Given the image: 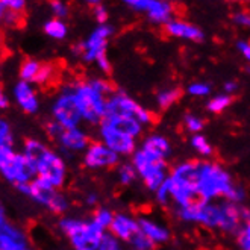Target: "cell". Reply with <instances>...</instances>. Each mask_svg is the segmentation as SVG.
<instances>
[{
  "mask_svg": "<svg viewBox=\"0 0 250 250\" xmlns=\"http://www.w3.org/2000/svg\"><path fill=\"white\" fill-rule=\"evenodd\" d=\"M44 32L52 40H64L68 34V27L61 19H50L44 23Z\"/></svg>",
  "mask_w": 250,
  "mask_h": 250,
  "instance_id": "cell-30",
  "label": "cell"
},
{
  "mask_svg": "<svg viewBox=\"0 0 250 250\" xmlns=\"http://www.w3.org/2000/svg\"><path fill=\"white\" fill-rule=\"evenodd\" d=\"M112 32L114 29L109 24H99L85 41L73 46V53L79 56L83 62L96 64V61L100 60V58L108 56V40L112 35Z\"/></svg>",
  "mask_w": 250,
  "mask_h": 250,
  "instance_id": "cell-12",
  "label": "cell"
},
{
  "mask_svg": "<svg viewBox=\"0 0 250 250\" xmlns=\"http://www.w3.org/2000/svg\"><path fill=\"white\" fill-rule=\"evenodd\" d=\"M85 2L88 5H91V6H97V5H102V0H85Z\"/></svg>",
  "mask_w": 250,
  "mask_h": 250,
  "instance_id": "cell-51",
  "label": "cell"
},
{
  "mask_svg": "<svg viewBox=\"0 0 250 250\" xmlns=\"http://www.w3.org/2000/svg\"><path fill=\"white\" fill-rule=\"evenodd\" d=\"M106 115L132 117V119L138 120L144 127L152 126L155 123V114L150 109H147L146 106L138 104L135 99H132L129 94L120 90H115V93L108 97Z\"/></svg>",
  "mask_w": 250,
  "mask_h": 250,
  "instance_id": "cell-11",
  "label": "cell"
},
{
  "mask_svg": "<svg viewBox=\"0 0 250 250\" xmlns=\"http://www.w3.org/2000/svg\"><path fill=\"white\" fill-rule=\"evenodd\" d=\"M46 135L58 146V152L62 156H71L76 153H83L90 146L91 140L85 129L79 127H62L56 122L50 120L46 123Z\"/></svg>",
  "mask_w": 250,
  "mask_h": 250,
  "instance_id": "cell-9",
  "label": "cell"
},
{
  "mask_svg": "<svg viewBox=\"0 0 250 250\" xmlns=\"http://www.w3.org/2000/svg\"><path fill=\"white\" fill-rule=\"evenodd\" d=\"M0 250H34L26 232L11 222L0 226Z\"/></svg>",
  "mask_w": 250,
  "mask_h": 250,
  "instance_id": "cell-18",
  "label": "cell"
},
{
  "mask_svg": "<svg viewBox=\"0 0 250 250\" xmlns=\"http://www.w3.org/2000/svg\"><path fill=\"white\" fill-rule=\"evenodd\" d=\"M71 86L83 123L90 126H99L100 122L104 120V117L106 115L108 97L97 90L91 79L73 81Z\"/></svg>",
  "mask_w": 250,
  "mask_h": 250,
  "instance_id": "cell-5",
  "label": "cell"
},
{
  "mask_svg": "<svg viewBox=\"0 0 250 250\" xmlns=\"http://www.w3.org/2000/svg\"><path fill=\"white\" fill-rule=\"evenodd\" d=\"M9 105H11V102H9L8 94L5 93L3 88H0V111H6Z\"/></svg>",
  "mask_w": 250,
  "mask_h": 250,
  "instance_id": "cell-48",
  "label": "cell"
},
{
  "mask_svg": "<svg viewBox=\"0 0 250 250\" xmlns=\"http://www.w3.org/2000/svg\"><path fill=\"white\" fill-rule=\"evenodd\" d=\"M21 152L34 164L38 179L47 182L58 189H62L65 187L68 178L65 156L38 138L24 140Z\"/></svg>",
  "mask_w": 250,
  "mask_h": 250,
  "instance_id": "cell-2",
  "label": "cell"
},
{
  "mask_svg": "<svg viewBox=\"0 0 250 250\" xmlns=\"http://www.w3.org/2000/svg\"><path fill=\"white\" fill-rule=\"evenodd\" d=\"M61 233L68 240L73 250H99L105 230L93 223L91 218L64 215L58 222Z\"/></svg>",
  "mask_w": 250,
  "mask_h": 250,
  "instance_id": "cell-4",
  "label": "cell"
},
{
  "mask_svg": "<svg viewBox=\"0 0 250 250\" xmlns=\"http://www.w3.org/2000/svg\"><path fill=\"white\" fill-rule=\"evenodd\" d=\"M8 222V215H6V208H5V205L3 202L0 200V226H2L3 223Z\"/></svg>",
  "mask_w": 250,
  "mask_h": 250,
  "instance_id": "cell-49",
  "label": "cell"
},
{
  "mask_svg": "<svg viewBox=\"0 0 250 250\" xmlns=\"http://www.w3.org/2000/svg\"><path fill=\"white\" fill-rule=\"evenodd\" d=\"M50 117L53 122L67 129L79 127L83 123L71 82L62 85L53 97L50 104Z\"/></svg>",
  "mask_w": 250,
  "mask_h": 250,
  "instance_id": "cell-10",
  "label": "cell"
},
{
  "mask_svg": "<svg viewBox=\"0 0 250 250\" xmlns=\"http://www.w3.org/2000/svg\"><path fill=\"white\" fill-rule=\"evenodd\" d=\"M17 189L34 203H37L38 207L49 211L53 215L64 217L70 209V199L67 197V194L38 178L32 179L26 185L19 187Z\"/></svg>",
  "mask_w": 250,
  "mask_h": 250,
  "instance_id": "cell-7",
  "label": "cell"
},
{
  "mask_svg": "<svg viewBox=\"0 0 250 250\" xmlns=\"http://www.w3.org/2000/svg\"><path fill=\"white\" fill-rule=\"evenodd\" d=\"M122 2L137 11L144 12L153 23L166 24L168 20H171L173 6L167 0H122Z\"/></svg>",
  "mask_w": 250,
  "mask_h": 250,
  "instance_id": "cell-15",
  "label": "cell"
},
{
  "mask_svg": "<svg viewBox=\"0 0 250 250\" xmlns=\"http://www.w3.org/2000/svg\"><path fill=\"white\" fill-rule=\"evenodd\" d=\"M127 247L130 250H156L158 246L150 238H147L143 232H138L135 237L129 241Z\"/></svg>",
  "mask_w": 250,
  "mask_h": 250,
  "instance_id": "cell-32",
  "label": "cell"
},
{
  "mask_svg": "<svg viewBox=\"0 0 250 250\" xmlns=\"http://www.w3.org/2000/svg\"><path fill=\"white\" fill-rule=\"evenodd\" d=\"M0 178L16 188L29 184L37 178L34 164L14 144L0 146Z\"/></svg>",
  "mask_w": 250,
  "mask_h": 250,
  "instance_id": "cell-6",
  "label": "cell"
},
{
  "mask_svg": "<svg viewBox=\"0 0 250 250\" xmlns=\"http://www.w3.org/2000/svg\"><path fill=\"white\" fill-rule=\"evenodd\" d=\"M130 163L134 164L143 185L153 194L167 181L170 174L168 161L153 156L152 153L141 149L140 146L135 150V153L130 156Z\"/></svg>",
  "mask_w": 250,
  "mask_h": 250,
  "instance_id": "cell-8",
  "label": "cell"
},
{
  "mask_svg": "<svg viewBox=\"0 0 250 250\" xmlns=\"http://www.w3.org/2000/svg\"><path fill=\"white\" fill-rule=\"evenodd\" d=\"M42 67V62L34 60V58H27L24 60L19 68V76H20V81H24V82H29V83H35L37 81V76L38 73Z\"/></svg>",
  "mask_w": 250,
  "mask_h": 250,
  "instance_id": "cell-27",
  "label": "cell"
},
{
  "mask_svg": "<svg viewBox=\"0 0 250 250\" xmlns=\"http://www.w3.org/2000/svg\"><path fill=\"white\" fill-rule=\"evenodd\" d=\"M96 65L102 73H105V75H109L111 70H112V65H111V61H109L108 56H104V58H100V60H97Z\"/></svg>",
  "mask_w": 250,
  "mask_h": 250,
  "instance_id": "cell-44",
  "label": "cell"
},
{
  "mask_svg": "<svg viewBox=\"0 0 250 250\" xmlns=\"http://www.w3.org/2000/svg\"><path fill=\"white\" fill-rule=\"evenodd\" d=\"M97 135H99V141L108 146L120 158H130L138 149V140L125 135L122 132L115 130L104 123H100L97 126Z\"/></svg>",
  "mask_w": 250,
  "mask_h": 250,
  "instance_id": "cell-14",
  "label": "cell"
},
{
  "mask_svg": "<svg viewBox=\"0 0 250 250\" xmlns=\"http://www.w3.org/2000/svg\"><path fill=\"white\" fill-rule=\"evenodd\" d=\"M99 200H100V196H99V193H96V191H88V193L83 196V203L90 208H97Z\"/></svg>",
  "mask_w": 250,
  "mask_h": 250,
  "instance_id": "cell-43",
  "label": "cell"
},
{
  "mask_svg": "<svg viewBox=\"0 0 250 250\" xmlns=\"http://www.w3.org/2000/svg\"><path fill=\"white\" fill-rule=\"evenodd\" d=\"M122 250H127V249H125V247H123V249H122Z\"/></svg>",
  "mask_w": 250,
  "mask_h": 250,
  "instance_id": "cell-53",
  "label": "cell"
},
{
  "mask_svg": "<svg viewBox=\"0 0 250 250\" xmlns=\"http://www.w3.org/2000/svg\"><path fill=\"white\" fill-rule=\"evenodd\" d=\"M244 229H247V230H250V217L246 220V223H244V226H243Z\"/></svg>",
  "mask_w": 250,
  "mask_h": 250,
  "instance_id": "cell-52",
  "label": "cell"
},
{
  "mask_svg": "<svg viewBox=\"0 0 250 250\" xmlns=\"http://www.w3.org/2000/svg\"><path fill=\"white\" fill-rule=\"evenodd\" d=\"M12 99L16 102V105L29 115H34L40 111L41 102L40 96L35 90L34 83H29L24 81H19L12 86Z\"/></svg>",
  "mask_w": 250,
  "mask_h": 250,
  "instance_id": "cell-16",
  "label": "cell"
},
{
  "mask_svg": "<svg viewBox=\"0 0 250 250\" xmlns=\"http://www.w3.org/2000/svg\"><path fill=\"white\" fill-rule=\"evenodd\" d=\"M14 144V129L11 123L0 115V146Z\"/></svg>",
  "mask_w": 250,
  "mask_h": 250,
  "instance_id": "cell-36",
  "label": "cell"
},
{
  "mask_svg": "<svg viewBox=\"0 0 250 250\" xmlns=\"http://www.w3.org/2000/svg\"><path fill=\"white\" fill-rule=\"evenodd\" d=\"M93 14H94V19L99 24H106L108 21V9L104 5H97L93 8Z\"/></svg>",
  "mask_w": 250,
  "mask_h": 250,
  "instance_id": "cell-41",
  "label": "cell"
},
{
  "mask_svg": "<svg viewBox=\"0 0 250 250\" xmlns=\"http://www.w3.org/2000/svg\"><path fill=\"white\" fill-rule=\"evenodd\" d=\"M120 163L122 158L99 140L91 141L82 153V164L88 170H112L119 167Z\"/></svg>",
  "mask_w": 250,
  "mask_h": 250,
  "instance_id": "cell-13",
  "label": "cell"
},
{
  "mask_svg": "<svg viewBox=\"0 0 250 250\" xmlns=\"http://www.w3.org/2000/svg\"><path fill=\"white\" fill-rule=\"evenodd\" d=\"M56 76V68L53 64H42L38 76H37V81L34 85H40V86H46L49 85Z\"/></svg>",
  "mask_w": 250,
  "mask_h": 250,
  "instance_id": "cell-33",
  "label": "cell"
},
{
  "mask_svg": "<svg viewBox=\"0 0 250 250\" xmlns=\"http://www.w3.org/2000/svg\"><path fill=\"white\" fill-rule=\"evenodd\" d=\"M155 200L161 205V207L168 208L171 207V193H170V184H168V178L167 181L161 185L156 191H155Z\"/></svg>",
  "mask_w": 250,
  "mask_h": 250,
  "instance_id": "cell-35",
  "label": "cell"
},
{
  "mask_svg": "<svg viewBox=\"0 0 250 250\" xmlns=\"http://www.w3.org/2000/svg\"><path fill=\"white\" fill-rule=\"evenodd\" d=\"M114 215H115V212L111 208H108V207H97V208H94V211H93L90 218L93 220V223L96 226H99L102 230L108 232L111 225H112Z\"/></svg>",
  "mask_w": 250,
  "mask_h": 250,
  "instance_id": "cell-28",
  "label": "cell"
},
{
  "mask_svg": "<svg viewBox=\"0 0 250 250\" xmlns=\"http://www.w3.org/2000/svg\"><path fill=\"white\" fill-rule=\"evenodd\" d=\"M115 171H117V179H119V184L122 187H132L140 179L138 173L130 161H122L119 167L115 168Z\"/></svg>",
  "mask_w": 250,
  "mask_h": 250,
  "instance_id": "cell-25",
  "label": "cell"
},
{
  "mask_svg": "<svg viewBox=\"0 0 250 250\" xmlns=\"http://www.w3.org/2000/svg\"><path fill=\"white\" fill-rule=\"evenodd\" d=\"M235 240H237V246L240 250H250V230L243 228L235 237Z\"/></svg>",
  "mask_w": 250,
  "mask_h": 250,
  "instance_id": "cell-39",
  "label": "cell"
},
{
  "mask_svg": "<svg viewBox=\"0 0 250 250\" xmlns=\"http://www.w3.org/2000/svg\"><path fill=\"white\" fill-rule=\"evenodd\" d=\"M138 223H140L141 232L146 235L147 238H150L156 246L167 244L171 240L170 229L167 226H164L163 223L156 222V220H153L150 217H146V215H140Z\"/></svg>",
  "mask_w": 250,
  "mask_h": 250,
  "instance_id": "cell-22",
  "label": "cell"
},
{
  "mask_svg": "<svg viewBox=\"0 0 250 250\" xmlns=\"http://www.w3.org/2000/svg\"><path fill=\"white\" fill-rule=\"evenodd\" d=\"M2 3L6 11H12L17 14H21L26 8V0H2Z\"/></svg>",
  "mask_w": 250,
  "mask_h": 250,
  "instance_id": "cell-40",
  "label": "cell"
},
{
  "mask_svg": "<svg viewBox=\"0 0 250 250\" xmlns=\"http://www.w3.org/2000/svg\"><path fill=\"white\" fill-rule=\"evenodd\" d=\"M237 182L225 166L217 161L203 159L200 167V176L197 182L199 197L205 202L228 200L230 191Z\"/></svg>",
  "mask_w": 250,
  "mask_h": 250,
  "instance_id": "cell-3",
  "label": "cell"
},
{
  "mask_svg": "<svg viewBox=\"0 0 250 250\" xmlns=\"http://www.w3.org/2000/svg\"><path fill=\"white\" fill-rule=\"evenodd\" d=\"M237 49L243 55L244 60L250 64V42L249 41H238L237 42Z\"/></svg>",
  "mask_w": 250,
  "mask_h": 250,
  "instance_id": "cell-45",
  "label": "cell"
},
{
  "mask_svg": "<svg viewBox=\"0 0 250 250\" xmlns=\"http://www.w3.org/2000/svg\"><path fill=\"white\" fill-rule=\"evenodd\" d=\"M123 249V243L115 238L111 232H105L104 237H102V241L99 244V250H122Z\"/></svg>",
  "mask_w": 250,
  "mask_h": 250,
  "instance_id": "cell-37",
  "label": "cell"
},
{
  "mask_svg": "<svg viewBox=\"0 0 250 250\" xmlns=\"http://www.w3.org/2000/svg\"><path fill=\"white\" fill-rule=\"evenodd\" d=\"M238 83L235 82V81H228V82H225V85H223V90H225V93L226 94H229V96H233L235 93L238 91Z\"/></svg>",
  "mask_w": 250,
  "mask_h": 250,
  "instance_id": "cell-47",
  "label": "cell"
},
{
  "mask_svg": "<svg viewBox=\"0 0 250 250\" xmlns=\"http://www.w3.org/2000/svg\"><path fill=\"white\" fill-rule=\"evenodd\" d=\"M182 97V90L178 86H170V88H163L159 90L155 96V102L156 106L161 111H167L170 109L173 105H176Z\"/></svg>",
  "mask_w": 250,
  "mask_h": 250,
  "instance_id": "cell-24",
  "label": "cell"
},
{
  "mask_svg": "<svg viewBox=\"0 0 250 250\" xmlns=\"http://www.w3.org/2000/svg\"><path fill=\"white\" fill-rule=\"evenodd\" d=\"M184 129L188 132L189 135H196V134H203V129L207 126L205 120L202 117L196 115V114H185L184 120H182Z\"/></svg>",
  "mask_w": 250,
  "mask_h": 250,
  "instance_id": "cell-31",
  "label": "cell"
},
{
  "mask_svg": "<svg viewBox=\"0 0 250 250\" xmlns=\"http://www.w3.org/2000/svg\"><path fill=\"white\" fill-rule=\"evenodd\" d=\"M166 34L173 37V38H179V40H187V41H194L200 42L203 41V32L197 26L193 23L185 21L182 19H171L164 24Z\"/></svg>",
  "mask_w": 250,
  "mask_h": 250,
  "instance_id": "cell-20",
  "label": "cell"
},
{
  "mask_svg": "<svg viewBox=\"0 0 250 250\" xmlns=\"http://www.w3.org/2000/svg\"><path fill=\"white\" fill-rule=\"evenodd\" d=\"M189 146L202 159H211L214 155V147L203 134H196L189 137Z\"/></svg>",
  "mask_w": 250,
  "mask_h": 250,
  "instance_id": "cell-26",
  "label": "cell"
},
{
  "mask_svg": "<svg viewBox=\"0 0 250 250\" xmlns=\"http://www.w3.org/2000/svg\"><path fill=\"white\" fill-rule=\"evenodd\" d=\"M100 123H104V125L122 132L125 135L135 138V140L143 137L144 129H146L138 120L132 119V117H126V115H105L104 120Z\"/></svg>",
  "mask_w": 250,
  "mask_h": 250,
  "instance_id": "cell-21",
  "label": "cell"
},
{
  "mask_svg": "<svg viewBox=\"0 0 250 250\" xmlns=\"http://www.w3.org/2000/svg\"><path fill=\"white\" fill-rule=\"evenodd\" d=\"M5 14H6V8L3 6L2 0H0V23L3 21V17H5Z\"/></svg>",
  "mask_w": 250,
  "mask_h": 250,
  "instance_id": "cell-50",
  "label": "cell"
},
{
  "mask_svg": "<svg viewBox=\"0 0 250 250\" xmlns=\"http://www.w3.org/2000/svg\"><path fill=\"white\" fill-rule=\"evenodd\" d=\"M20 20V14L17 12H12V11H6L5 17H3V21L2 23H6L9 26H16Z\"/></svg>",
  "mask_w": 250,
  "mask_h": 250,
  "instance_id": "cell-46",
  "label": "cell"
},
{
  "mask_svg": "<svg viewBox=\"0 0 250 250\" xmlns=\"http://www.w3.org/2000/svg\"><path fill=\"white\" fill-rule=\"evenodd\" d=\"M232 19H233L235 24L243 26V27H250V14H249V12H246V11L235 12Z\"/></svg>",
  "mask_w": 250,
  "mask_h": 250,
  "instance_id": "cell-42",
  "label": "cell"
},
{
  "mask_svg": "<svg viewBox=\"0 0 250 250\" xmlns=\"http://www.w3.org/2000/svg\"><path fill=\"white\" fill-rule=\"evenodd\" d=\"M233 102V96H229L226 93H222V94H217V96H212L208 102H207V111L209 114H214V115H218V114H223Z\"/></svg>",
  "mask_w": 250,
  "mask_h": 250,
  "instance_id": "cell-29",
  "label": "cell"
},
{
  "mask_svg": "<svg viewBox=\"0 0 250 250\" xmlns=\"http://www.w3.org/2000/svg\"><path fill=\"white\" fill-rule=\"evenodd\" d=\"M108 232H111L115 238H119L123 244L127 246L129 241L134 238L138 232H141L138 217H134L127 212H115L112 225Z\"/></svg>",
  "mask_w": 250,
  "mask_h": 250,
  "instance_id": "cell-19",
  "label": "cell"
},
{
  "mask_svg": "<svg viewBox=\"0 0 250 250\" xmlns=\"http://www.w3.org/2000/svg\"><path fill=\"white\" fill-rule=\"evenodd\" d=\"M249 217L250 208L246 207V203L238 205L229 200H202L196 208L193 225L237 237Z\"/></svg>",
  "mask_w": 250,
  "mask_h": 250,
  "instance_id": "cell-1",
  "label": "cell"
},
{
  "mask_svg": "<svg viewBox=\"0 0 250 250\" xmlns=\"http://www.w3.org/2000/svg\"><path fill=\"white\" fill-rule=\"evenodd\" d=\"M212 88L207 82H193L187 86V93L191 97H208L211 96Z\"/></svg>",
  "mask_w": 250,
  "mask_h": 250,
  "instance_id": "cell-34",
  "label": "cell"
},
{
  "mask_svg": "<svg viewBox=\"0 0 250 250\" xmlns=\"http://www.w3.org/2000/svg\"><path fill=\"white\" fill-rule=\"evenodd\" d=\"M203 159H185L181 163L174 164L170 168L168 178L185 187H191L197 189V182L200 176V167Z\"/></svg>",
  "mask_w": 250,
  "mask_h": 250,
  "instance_id": "cell-17",
  "label": "cell"
},
{
  "mask_svg": "<svg viewBox=\"0 0 250 250\" xmlns=\"http://www.w3.org/2000/svg\"><path fill=\"white\" fill-rule=\"evenodd\" d=\"M49 6H50V11L55 16V19L64 20L68 16V6L62 2V0H50Z\"/></svg>",
  "mask_w": 250,
  "mask_h": 250,
  "instance_id": "cell-38",
  "label": "cell"
},
{
  "mask_svg": "<svg viewBox=\"0 0 250 250\" xmlns=\"http://www.w3.org/2000/svg\"><path fill=\"white\" fill-rule=\"evenodd\" d=\"M140 147L147 150L149 153H152L153 156H156L159 159H164V161H168V158L173 153V147H171L170 140L166 135H161V134L146 135L143 138Z\"/></svg>",
  "mask_w": 250,
  "mask_h": 250,
  "instance_id": "cell-23",
  "label": "cell"
}]
</instances>
